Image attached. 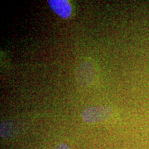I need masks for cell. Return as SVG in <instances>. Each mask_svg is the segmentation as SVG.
<instances>
[{"mask_svg": "<svg viewBox=\"0 0 149 149\" xmlns=\"http://www.w3.org/2000/svg\"><path fill=\"white\" fill-rule=\"evenodd\" d=\"M54 149H70L69 147L65 144H60L57 146Z\"/></svg>", "mask_w": 149, "mask_h": 149, "instance_id": "277c9868", "label": "cell"}, {"mask_svg": "<svg viewBox=\"0 0 149 149\" xmlns=\"http://www.w3.org/2000/svg\"><path fill=\"white\" fill-rule=\"evenodd\" d=\"M95 70L93 64L88 61L81 63L77 70L78 81L82 85H88L94 79Z\"/></svg>", "mask_w": 149, "mask_h": 149, "instance_id": "7a4b0ae2", "label": "cell"}, {"mask_svg": "<svg viewBox=\"0 0 149 149\" xmlns=\"http://www.w3.org/2000/svg\"><path fill=\"white\" fill-rule=\"evenodd\" d=\"M51 8L61 18L67 19L72 12L71 6L66 0H48Z\"/></svg>", "mask_w": 149, "mask_h": 149, "instance_id": "3957f363", "label": "cell"}, {"mask_svg": "<svg viewBox=\"0 0 149 149\" xmlns=\"http://www.w3.org/2000/svg\"><path fill=\"white\" fill-rule=\"evenodd\" d=\"M112 109L109 106H97L86 109L82 113V118L88 124L104 122L111 116Z\"/></svg>", "mask_w": 149, "mask_h": 149, "instance_id": "6da1fadb", "label": "cell"}]
</instances>
